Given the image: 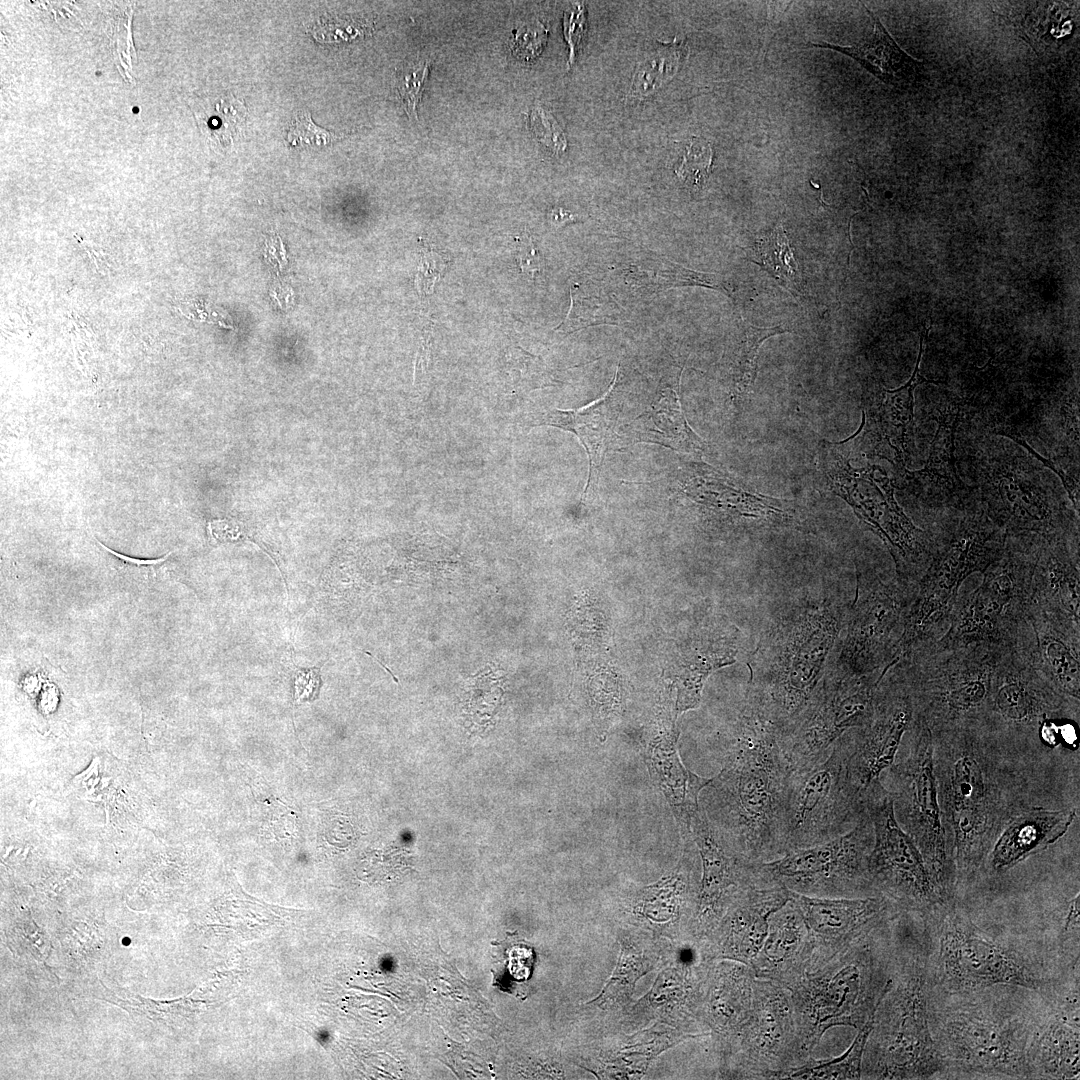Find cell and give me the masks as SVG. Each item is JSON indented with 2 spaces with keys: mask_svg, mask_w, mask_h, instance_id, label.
I'll use <instances>...</instances> for the list:
<instances>
[{
  "mask_svg": "<svg viewBox=\"0 0 1080 1080\" xmlns=\"http://www.w3.org/2000/svg\"><path fill=\"white\" fill-rule=\"evenodd\" d=\"M615 376L609 391L599 400L578 410L554 409L541 414L534 425H548L574 433L583 444L589 458V475L583 497L597 485L606 454L619 442L620 407L612 397Z\"/></svg>",
  "mask_w": 1080,
  "mask_h": 1080,
  "instance_id": "1f68e13d",
  "label": "cell"
},
{
  "mask_svg": "<svg viewBox=\"0 0 1080 1080\" xmlns=\"http://www.w3.org/2000/svg\"><path fill=\"white\" fill-rule=\"evenodd\" d=\"M729 738L722 770L701 791V808L736 852L775 860L783 855L780 817L791 772L779 732L746 695Z\"/></svg>",
  "mask_w": 1080,
  "mask_h": 1080,
  "instance_id": "7a4b0ae2",
  "label": "cell"
},
{
  "mask_svg": "<svg viewBox=\"0 0 1080 1080\" xmlns=\"http://www.w3.org/2000/svg\"><path fill=\"white\" fill-rule=\"evenodd\" d=\"M193 110L202 133L222 147L232 143L247 113L244 104L232 96L206 101Z\"/></svg>",
  "mask_w": 1080,
  "mask_h": 1080,
  "instance_id": "f35d334b",
  "label": "cell"
},
{
  "mask_svg": "<svg viewBox=\"0 0 1080 1080\" xmlns=\"http://www.w3.org/2000/svg\"><path fill=\"white\" fill-rule=\"evenodd\" d=\"M785 332H788V329L781 326L771 328H758L751 324L744 326L732 366L733 390L737 400L745 397L755 381L758 352L764 340Z\"/></svg>",
  "mask_w": 1080,
  "mask_h": 1080,
  "instance_id": "ab89813d",
  "label": "cell"
},
{
  "mask_svg": "<svg viewBox=\"0 0 1080 1080\" xmlns=\"http://www.w3.org/2000/svg\"><path fill=\"white\" fill-rule=\"evenodd\" d=\"M850 753L844 734L824 758L791 770L780 817L783 855L846 833L866 810L865 799L850 775Z\"/></svg>",
  "mask_w": 1080,
  "mask_h": 1080,
  "instance_id": "5bb4252c",
  "label": "cell"
},
{
  "mask_svg": "<svg viewBox=\"0 0 1080 1080\" xmlns=\"http://www.w3.org/2000/svg\"><path fill=\"white\" fill-rule=\"evenodd\" d=\"M814 951L813 936L791 895L769 916L765 940L751 967L756 977L787 987L809 968Z\"/></svg>",
  "mask_w": 1080,
  "mask_h": 1080,
  "instance_id": "83f0119b",
  "label": "cell"
},
{
  "mask_svg": "<svg viewBox=\"0 0 1080 1080\" xmlns=\"http://www.w3.org/2000/svg\"><path fill=\"white\" fill-rule=\"evenodd\" d=\"M531 123L537 137L547 146L556 151H563L566 148V140L561 129L554 119L550 115H546L541 108L533 110Z\"/></svg>",
  "mask_w": 1080,
  "mask_h": 1080,
  "instance_id": "681fc988",
  "label": "cell"
},
{
  "mask_svg": "<svg viewBox=\"0 0 1080 1080\" xmlns=\"http://www.w3.org/2000/svg\"><path fill=\"white\" fill-rule=\"evenodd\" d=\"M874 828L869 876L877 895L898 909L924 917L948 904L912 838L898 824L893 800L881 780L864 793Z\"/></svg>",
  "mask_w": 1080,
  "mask_h": 1080,
  "instance_id": "e0dca14e",
  "label": "cell"
},
{
  "mask_svg": "<svg viewBox=\"0 0 1080 1080\" xmlns=\"http://www.w3.org/2000/svg\"><path fill=\"white\" fill-rule=\"evenodd\" d=\"M929 985L963 991L1005 984L1042 989L1061 975L1020 927L980 924L957 901L924 917Z\"/></svg>",
  "mask_w": 1080,
  "mask_h": 1080,
  "instance_id": "8992f818",
  "label": "cell"
},
{
  "mask_svg": "<svg viewBox=\"0 0 1080 1080\" xmlns=\"http://www.w3.org/2000/svg\"><path fill=\"white\" fill-rule=\"evenodd\" d=\"M585 15V7L577 5L569 17H565V34L571 46V54L574 52V46L577 45L584 31Z\"/></svg>",
  "mask_w": 1080,
  "mask_h": 1080,
  "instance_id": "f5cc1de1",
  "label": "cell"
},
{
  "mask_svg": "<svg viewBox=\"0 0 1080 1080\" xmlns=\"http://www.w3.org/2000/svg\"><path fill=\"white\" fill-rule=\"evenodd\" d=\"M546 38L547 31L539 22L521 26L514 31L513 53L522 59H533L542 51Z\"/></svg>",
  "mask_w": 1080,
  "mask_h": 1080,
  "instance_id": "c3c4849f",
  "label": "cell"
},
{
  "mask_svg": "<svg viewBox=\"0 0 1080 1080\" xmlns=\"http://www.w3.org/2000/svg\"><path fill=\"white\" fill-rule=\"evenodd\" d=\"M1029 644L1052 686L1080 700V623L1031 603Z\"/></svg>",
  "mask_w": 1080,
  "mask_h": 1080,
  "instance_id": "4316f807",
  "label": "cell"
},
{
  "mask_svg": "<svg viewBox=\"0 0 1080 1080\" xmlns=\"http://www.w3.org/2000/svg\"><path fill=\"white\" fill-rule=\"evenodd\" d=\"M874 23L872 35L858 46H839L826 42L812 46L828 48L859 62L882 82L896 87L914 84L921 76L923 64L902 50L876 15L865 7Z\"/></svg>",
  "mask_w": 1080,
  "mask_h": 1080,
  "instance_id": "e575fe53",
  "label": "cell"
},
{
  "mask_svg": "<svg viewBox=\"0 0 1080 1080\" xmlns=\"http://www.w3.org/2000/svg\"><path fill=\"white\" fill-rule=\"evenodd\" d=\"M921 335L920 350L910 379L901 387L882 388L874 399L867 402L862 413V423L850 439L853 446L864 456H880L887 459L901 475L907 470L911 454L914 417V390L925 382L920 374V363L927 338Z\"/></svg>",
  "mask_w": 1080,
  "mask_h": 1080,
  "instance_id": "d4e9b609",
  "label": "cell"
},
{
  "mask_svg": "<svg viewBox=\"0 0 1080 1080\" xmlns=\"http://www.w3.org/2000/svg\"><path fill=\"white\" fill-rule=\"evenodd\" d=\"M915 590L896 575L884 579L875 571L857 569L855 598L834 663L858 676L883 673L896 663Z\"/></svg>",
  "mask_w": 1080,
  "mask_h": 1080,
  "instance_id": "2e32d148",
  "label": "cell"
},
{
  "mask_svg": "<svg viewBox=\"0 0 1080 1080\" xmlns=\"http://www.w3.org/2000/svg\"><path fill=\"white\" fill-rule=\"evenodd\" d=\"M1076 817L1075 808L1049 810L1028 804L1004 826L987 862L1002 873L1059 840Z\"/></svg>",
  "mask_w": 1080,
  "mask_h": 1080,
  "instance_id": "f546056e",
  "label": "cell"
},
{
  "mask_svg": "<svg viewBox=\"0 0 1080 1080\" xmlns=\"http://www.w3.org/2000/svg\"><path fill=\"white\" fill-rule=\"evenodd\" d=\"M702 469V474L692 477L690 496L737 526L754 533L810 530V514L798 502L762 495L739 480L710 468Z\"/></svg>",
  "mask_w": 1080,
  "mask_h": 1080,
  "instance_id": "cb8c5ba5",
  "label": "cell"
},
{
  "mask_svg": "<svg viewBox=\"0 0 1080 1080\" xmlns=\"http://www.w3.org/2000/svg\"><path fill=\"white\" fill-rule=\"evenodd\" d=\"M884 674L858 676L835 663L827 666L806 709L779 737L791 770L821 760L841 736L869 724Z\"/></svg>",
  "mask_w": 1080,
  "mask_h": 1080,
  "instance_id": "ac0fdd59",
  "label": "cell"
},
{
  "mask_svg": "<svg viewBox=\"0 0 1080 1080\" xmlns=\"http://www.w3.org/2000/svg\"><path fill=\"white\" fill-rule=\"evenodd\" d=\"M1027 626L1002 653L992 677L988 727L1020 751L1051 721L1079 722V700L1057 691L1039 668Z\"/></svg>",
  "mask_w": 1080,
  "mask_h": 1080,
  "instance_id": "9a60e30c",
  "label": "cell"
},
{
  "mask_svg": "<svg viewBox=\"0 0 1080 1080\" xmlns=\"http://www.w3.org/2000/svg\"><path fill=\"white\" fill-rule=\"evenodd\" d=\"M884 772L898 824L920 850L945 901L955 903L957 870L941 820L932 733L916 715L894 763Z\"/></svg>",
  "mask_w": 1080,
  "mask_h": 1080,
  "instance_id": "4fadbf2b",
  "label": "cell"
},
{
  "mask_svg": "<svg viewBox=\"0 0 1080 1080\" xmlns=\"http://www.w3.org/2000/svg\"><path fill=\"white\" fill-rule=\"evenodd\" d=\"M1040 541L1032 535H1007L1002 555L980 574L979 584L960 588L948 627L937 640L945 645L1013 646L1028 621Z\"/></svg>",
  "mask_w": 1080,
  "mask_h": 1080,
  "instance_id": "8fae6325",
  "label": "cell"
},
{
  "mask_svg": "<svg viewBox=\"0 0 1080 1080\" xmlns=\"http://www.w3.org/2000/svg\"><path fill=\"white\" fill-rule=\"evenodd\" d=\"M927 1002L945 1079H1032L1036 990L999 984L944 991L929 985Z\"/></svg>",
  "mask_w": 1080,
  "mask_h": 1080,
  "instance_id": "3957f363",
  "label": "cell"
},
{
  "mask_svg": "<svg viewBox=\"0 0 1080 1080\" xmlns=\"http://www.w3.org/2000/svg\"><path fill=\"white\" fill-rule=\"evenodd\" d=\"M974 470L980 506L1006 535L1079 540L1078 517L1023 452L1002 443L985 444L976 453Z\"/></svg>",
  "mask_w": 1080,
  "mask_h": 1080,
  "instance_id": "7c38bea8",
  "label": "cell"
},
{
  "mask_svg": "<svg viewBox=\"0 0 1080 1080\" xmlns=\"http://www.w3.org/2000/svg\"><path fill=\"white\" fill-rule=\"evenodd\" d=\"M635 421H638L636 438L639 440L652 441L682 452L705 449V442L687 424L679 400L670 389L663 392L650 411Z\"/></svg>",
  "mask_w": 1080,
  "mask_h": 1080,
  "instance_id": "d590c367",
  "label": "cell"
},
{
  "mask_svg": "<svg viewBox=\"0 0 1080 1080\" xmlns=\"http://www.w3.org/2000/svg\"><path fill=\"white\" fill-rule=\"evenodd\" d=\"M691 838L702 861L700 920L716 919L751 887L778 883L765 862L751 861L731 848L701 807L691 820Z\"/></svg>",
  "mask_w": 1080,
  "mask_h": 1080,
  "instance_id": "603a6c76",
  "label": "cell"
},
{
  "mask_svg": "<svg viewBox=\"0 0 1080 1080\" xmlns=\"http://www.w3.org/2000/svg\"><path fill=\"white\" fill-rule=\"evenodd\" d=\"M873 1020L858 1030L852 1044L840 1056L826 1061H807L783 1072L778 1078L811 1080L861 1079L864 1049Z\"/></svg>",
  "mask_w": 1080,
  "mask_h": 1080,
  "instance_id": "8d00e7d4",
  "label": "cell"
},
{
  "mask_svg": "<svg viewBox=\"0 0 1080 1080\" xmlns=\"http://www.w3.org/2000/svg\"><path fill=\"white\" fill-rule=\"evenodd\" d=\"M941 820L958 887L984 869L1007 822L1030 804L1019 750L988 726L931 732Z\"/></svg>",
  "mask_w": 1080,
  "mask_h": 1080,
  "instance_id": "6da1fadb",
  "label": "cell"
},
{
  "mask_svg": "<svg viewBox=\"0 0 1080 1080\" xmlns=\"http://www.w3.org/2000/svg\"><path fill=\"white\" fill-rule=\"evenodd\" d=\"M756 252L757 263L781 282L792 286L799 284L797 263L782 225H777L770 235L757 243Z\"/></svg>",
  "mask_w": 1080,
  "mask_h": 1080,
  "instance_id": "7bdbcfd3",
  "label": "cell"
},
{
  "mask_svg": "<svg viewBox=\"0 0 1080 1080\" xmlns=\"http://www.w3.org/2000/svg\"><path fill=\"white\" fill-rule=\"evenodd\" d=\"M896 910L872 931L841 950L813 960L786 988L793 1001L807 1055L835 1026L861 1029L889 988L894 964Z\"/></svg>",
  "mask_w": 1080,
  "mask_h": 1080,
  "instance_id": "52a82bcc",
  "label": "cell"
},
{
  "mask_svg": "<svg viewBox=\"0 0 1080 1080\" xmlns=\"http://www.w3.org/2000/svg\"><path fill=\"white\" fill-rule=\"evenodd\" d=\"M891 982L878 1005L862 1060L861 1078L945 1079L928 1021L927 938L923 918L894 924Z\"/></svg>",
  "mask_w": 1080,
  "mask_h": 1080,
  "instance_id": "5b68a950",
  "label": "cell"
},
{
  "mask_svg": "<svg viewBox=\"0 0 1080 1080\" xmlns=\"http://www.w3.org/2000/svg\"><path fill=\"white\" fill-rule=\"evenodd\" d=\"M816 471L820 486L845 500L881 539L894 561L896 577L916 587L931 559L933 535L917 527L898 505L885 470L876 464L855 467L845 441L822 440Z\"/></svg>",
  "mask_w": 1080,
  "mask_h": 1080,
  "instance_id": "30bf717a",
  "label": "cell"
},
{
  "mask_svg": "<svg viewBox=\"0 0 1080 1080\" xmlns=\"http://www.w3.org/2000/svg\"><path fill=\"white\" fill-rule=\"evenodd\" d=\"M1007 647L932 640L907 651L895 665L910 689L915 715L931 732L988 726L992 677Z\"/></svg>",
  "mask_w": 1080,
  "mask_h": 1080,
  "instance_id": "9c48e42d",
  "label": "cell"
},
{
  "mask_svg": "<svg viewBox=\"0 0 1080 1080\" xmlns=\"http://www.w3.org/2000/svg\"><path fill=\"white\" fill-rule=\"evenodd\" d=\"M813 936L812 959L829 956L872 931L898 909L881 895L812 897L791 891Z\"/></svg>",
  "mask_w": 1080,
  "mask_h": 1080,
  "instance_id": "484cf974",
  "label": "cell"
},
{
  "mask_svg": "<svg viewBox=\"0 0 1080 1080\" xmlns=\"http://www.w3.org/2000/svg\"><path fill=\"white\" fill-rule=\"evenodd\" d=\"M286 138L291 146L316 147L332 144L341 136L321 128L313 122L309 112L302 111L290 123Z\"/></svg>",
  "mask_w": 1080,
  "mask_h": 1080,
  "instance_id": "7dc6e473",
  "label": "cell"
},
{
  "mask_svg": "<svg viewBox=\"0 0 1080 1080\" xmlns=\"http://www.w3.org/2000/svg\"><path fill=\"white\" fill-rule=\"evenodd\" d=\"M713 159V150L709 143L694 138L686 148L675 172L684 181L699 185L708 176Z\"/></svg>",
  "mask_w": 1080,
  "mask_h": 1080,
  "instance_id": "f6af8a7d",
  "label": "cell"
},
{
  "mask_svg": "<svg viewBox=\"0 0 1080 1080\" xmlns=\"http://www.w3.org/2000/svg\"><path fill=\"white\" fill-rule=\"evenodd\" d=\"M440 271L432 253L425 254L416 274V286L420 293L429 294L434 282L438 279Z\"/></svg>",
  "mask_w": 1080,
  "mask_h": 1080,
  "instance_id": "816d5d0a",
  "label": "cell"
},
{
  "mask_svg": "<svg viewBox=\"0 0 1080 1080\" xmlns=\"http://www.w3.org/2000/svg\"><path fill=\"white\" fill-rule=\"evenodd\" d=\"M932 535L931 559L916 586L897 659L945 633L960 588L1000 558L1007 536L980 506L956 509Z\"/></svg>",
  "mask_w": 1080,
  "mask_h": 1080,
  "instance_id": "ba28073f",
  "label": "cell"
},
{
  "mask_svg": "<svg viewBox=\"0 0 1080 1080\" xmlns=\"http://www.w3.org/2000/svg\"><path fill=\"white\" fill-rule=\"evenodd\" d=\"M516 258L521 272L535 277L541 271L540 253L527 233L517 237Z\"/></svg>",
  "mask_w": 1080,
  "mask_h": 1080,
  "instance_id": "f907efd6",
  "label": "cell"
},
{
  "mask_svg": "<svg viewBox=\"0 0 1080 1080\" xmlns=\"http://www.w3.org/2000/svg\"><path fill=\"white\" fill-rule=\"evenodd\" d=\"M961 411L958 402H950L937 411V429L925 466L917 471L907 469L900 475L905 485L946 495L948 501L956 502L957 509L965 507L962 496L964 484L958 475L955 459V438Z\"/></svg>",
  "mask_w": 1080,
  "mask_h": 1080,
  "instance_id": "836d02e7",
  "label": "cell"
},
{
  "mask_svg": "<svg viewBox=\"0 0 1080 1080\" xmlns=\"http://www.w3.org/2000/svg\"><path fill=\"white\" fill-rule=\"evenodd\" d=\"M914 719L910 689L893 664L877 685L869 724L846 733L851 745L850 775L862 795L894 763Z\"/></svg>",
  "mask_w": 1080,
  "mask_h": 1080,
  "instance_id": "7402d4cb",
  "label": "cell"
},
{
  "mask_svg": "<svg viewBox=\"0 0 1080 1080\" xmlns=\"http://www.w3.org/2000/svg\"><path fill=\"white\" fill-rule=\"evenodd\" d=\"M95 540L105 551L109 552L113 557L117 558L118 561H120L121 563L125 564L128 567H134L136 569H147V567L150 568V569H153L154 567L164 563L166 561V559L172 554V552L170 551L166 555H164V556H162L160 558L138 559V558H133V557H129L127 555L120 554V553L110 549L109 547L105 546L99 540H97V539H95Z\"/></svg>",
  "mask_w": 1080,
  "mask_h": 1080,
  "instance_id": "db71d44e",
  "label": "cell"
},
{
  "mask_svg": "<svg viewBox=\"0 0 1080 1080\" xmlns=\"http://www.w3.org/2000/svg\"><path fill=\"white\" fill-rule=\"evenodd\" d=\"M848 608L827 597H806L777 612L749 661L746 695L777 728L790 729L814 696Z\"/></svg>",
  "mask_w": 1080,
  "mask_h": 1080,
  "instance_id": "277c9868",
  "label": "cell"
},
{
  "mask_svg": "<svg viewBox=\"0 0 1080 1080\" xmlns=\"http://www.w3.org/2000/svg\"><path fill=\"white\" fill-rule=\"evenodd\" d=\"M650 969L649 959L642 951L622 944L617 966L593 1002L604 1005L622 1001L632 993L635 982Z\"/></svg>",
  "mask_w": 1080,
  "mask_h": 1080,
  "instance_id": "60d3db41",
  "label": "cell"
},
{
  "mask_svg": "<svg viewBox=\"0 0 1080 1080\" xmlns=\"http://www.w3.org/2000/svg\"><path fill=\"white\" fill-rule=\"evenodd\" d=\"M873 823L866 810L846 833L765 862L771 876L790 891L827 898L877 895L869 876Z\"/></svg>",
  "mask_w": 1080,
  "mask_h": 1080,
  "instance_id": "d6986e66",
  "label": "cell"
},
{
  "mask_svg": "<svg viewBox=\"0 0 1080 1080\" xmlns=\"http://www.w3.org/2000/svg\"><path fill=\"white\" fill-rule=\"evenodd\" d=\"M548 218L552 225H554L555 227H560L569 220L573 219V215L560 207H556L550 210V212L548 213Z\"/></svg>",
  "mask_w": 1080,
  "mask_h": 1080,
  "instance_id": "11a10c76",
  "label": "cell"
},
{
  "mask_svg": "<svg viewBox=\"0 0 1080 1080\" xmlns=\"http://www.w3.org/2000/svg\"><path fill=\"white\" fill-rule=\"evenodd\" d=\"M791 898L780 883L754 886L739 896L726 910L721 934V952L736 962L751 966L765 940L769 916Z\"/></svg>",
  "mask_w": 1080,
  "mask_h": 1080,
  "instance_id": "f1b7e54d",
  "label": "cell"
},
{
  "mask_svg": "<svg viewBox=\"0 0 1080 1080\" xmlns=\"http://www.w3.org/2000/svg\"><path fill=\"white\" fill-rule=\"evenodd\" d=\"M429 69V60L416 59L403 64L396 72V90L409 119H418L417 106L422 97Z\"/></svg>",
  "mask_w": 1080,
  "mask_h": 1080,
  "instance_id": "ee69618b",
  "label": "cell"
},
{
  "mask_svg": "<svg viewBox=\"0 0 1080 1080\" xmlns=\"http://www.w3.org/2000/svg\"><path fill=\"white\" fill-rule=\"evenodd\" d=\"M674 731L654 736L645 752L648 770L669 803L684 839L691 838V820L699 809V796L710 778L688 770L679 757Z\"/></svg>",
  "mask_w": 1080,
  "mask_h": 1080,
  "instance_id": "d6a6232c",
  "label": "cell"
},
{
  "mask_svg": "<svg viewBox=\"0 0 1080 1080\" xmlns=\"http://www.w3.org/2000/svg\"><path fill=\"white\" fill-rule=\"evenodd\" d=\"M371 29L372 25L366 20L322 18L312 26L310 32L319 42H340L364 36Z\"/></svg>",
  "mask_w": 1080,
  "mask_h": 1080,
  "instance_id": "bcb514c9",
  "label": "cell"
},
{
  "mask_svg": "<svg viewBox=\"0 0 1080 1080\" xmlns=\"http://www.w3.org/2000/svg\"><path fill=\"white\" fill-rule=\"evenodd\" d=\"M1032 603L1080 623L1079 540L1041 539L1032 577Z\"/></svg>",
  "mask_w": 1080,
  "mask_h": 1080,
  "instance_id": "4dcf8cb0",
  "label": "cell"
},
{
  "mask_svg": "<svg viewBox=\"0 0 1080 1080\" xmlns=\"http://www.w3.org/2000/svg\"><path fill=\"white\" fill-rule=\"evenodd\" d=\"M660 44L639 64L630 89L632 96L644 97L659 89L673 78L686 59L688 49L684 43Z\"/></svg>",
  "mask_w": 1080,
  "mask_h": 1080,
  "instance_id": "74e56055",
  "label": "cell"
},
{
  "mask_svg": "<svg viewBox=\"0 0 1080 1080\" xmlns=\"http://www.w3.org/2000/svg\"><path fill=\"white\" fill-rule=\"evenodd\" d=\"M1079 966L1036 990L1028 1062L1032 1079H1074L1080 1072Z\"/></svg>",
  "mask_w": 1080,
  "mask_h": 1080,
  "instance_id": "44dd1931",
  "label": "cell"
},
{
  "mask_svg": "<svg viewBox=\"0 0 1080 1080\" xmlns=\"http://www.w3.org/2000/svg\"><path fill=\"white\" fill-rule=\"evenodd\" d=\"M734 1038L747 1078L777 1079L808 1056L789 989L767 979L756 978L751 1011Z\"/></svg>",
  "mask_w": 1080,
  "mask_h": 1080,
  "instance_id": "ffe728a7",
  "label": "cell"
},
{
  "mask_svg": "<svg viewBox=\"0 0 1080 1080\" xmlns=\"http://www.w3.org/2000/svg\"><path fill=\"white\" fill-rule=\"evenodd\" d=\"M691 890L690 874L676 871L646 888L641 902L643 911L655 920H667L679 910Z\"/></svg>",
  "mask_w": 1080,
  "mask_h": 1080,
  "instance_id": "b9f144b4",
  "label": "cell"
}]
</instances>
